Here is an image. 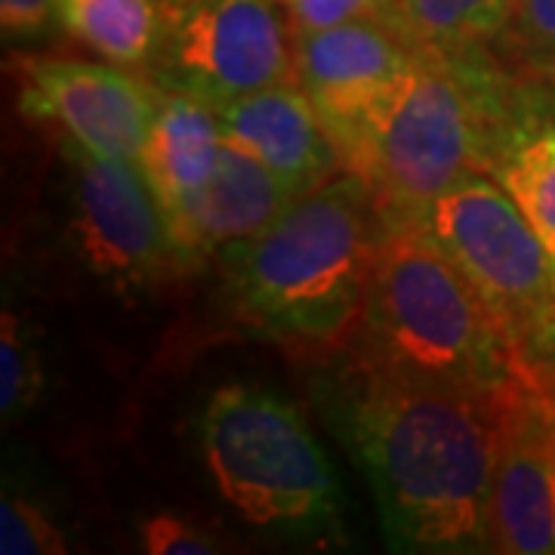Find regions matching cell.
I'll list each match as a JSON object with an SVG mask.
<instances>
[{"instance_id":"23","label":"cell","mask_w":555,"mask_h":555,"mask_svg":"<svg viewBox=\"0 0 555 555\" xmlns=\"http://www.w3.org/2000/svg\"><path fill=\"white\" fill-rule=\"evenodd\" d=\"M56 20L53 0H0V25L3 38H38Z\"/></svg>"},{"instance_id":"10","label":"cell","mask_w":555,"mask_h":555,"mask_svg":"<svg viewBox=\"0 0 555 555\" xmlns=\"http://www.w3.org/2000/svg\"><path fill=\"white\" fill-rule=\"evenodd\" d=\"M426 53L392 22L356 20L294 31L297 83L315 102L339 155Z\"/></svg>"},{"instance_id":"11","label":"cell","mask_w":555,"mask_h":555,"mask_svg":"<svg viewBox=\"0 0 555 555\" xmlns=\"http://www.w3.org/2000/svg\"><path fill=\"white\" fill-rule=\"evenodd\" d=\"M488 550L555 553V396L521 389L503 414Z\"/></svg>"},{"instance_id":"21","label":"cell","mask_w":555,"mask_h":555,"mask_svg":"<svg viewBox=\"0 0 555 555\" xmlns=\"http://www.w3.org/2000/svg\"><path fill=\"white\" fill-rule=\"evenodd\" d=\"M278 3L287 10L294 31H318L356 20L392 22L401 28L396 0H278Z\"/></svg>"},{"instance_id":"15","label":"cell","mask_w":555,"mask_h":555,"mask_svg":"<svg viewBox=\"0 0 555 555\" xmlns=\"http://www.w3.org/2000/svg\"><path fill=\"white\" fill-rule=\"evenodd\" d=\"M491 177L516 201L555 259V108L531 102V87H521Z\"/></svg>"},{"instance_id":"5","label":"cell","mask_w":555,"mask_h":555,"mask_svg":"<svg viewBox=\"0 0 555 555\" xmlns=\"http://www.w3.org/2000/svg\"><path fill=\"white\" fill-rule=\"evenodd\" d=\"M198 444L219 496L247 525L312 531L337 518L327 456L297 404L272 389L219 386L201 411Z\"/></svg>"},{"instance_id":"19","label":"cell","mask_w":555,"mask_h":555,"mask_svg":"<svg viewBox=\"0 0 555 555\" xmlns=\"http://www.w3.org/2000/svg\"><path fill=\"white\" fill-rule=\"evenodd\" d=\"M40 356L16 312L3 309L0 321V411L3 420L22 416L40 396Z\"/></svg>"},{"instance_id":"18","label":"cell","mask_w":555,"mask_h":555,"mask_svg":"<svg viewBox=\"0 0 555 555\" xmlns=\"http://www.w3.org/2000/svg\"><path fill=\"white\" fill-rule=\"evenodd\" d=\"M491 56L516 83L555 96V0H516Z\"/></svg>"},{"instance_id":"24","label":"cell","mask_w":555,"mask_h":555,"mask_svg":"<svg viewBox=\"0 0 555 555\" xmlns=\"http://www.w3.org/2000/svg\"><path fill=\"white\" fill-rule=\"evenodd\" d=\"M534 374L540 379V386L555 396V306L553 315H550V324L543 331V339H540V346H537L534 352Z\"/></svg>"},{"instance_id":"17","label":"cell","mask_w":555,"mask_h":555,"mask_svg":"<svg viewBox=\"0 0 555 555\" xmlns=\"http://www.w3.org/2000/svg\"><path fill=\"white\" fill-rule=\"evenodd\" d=\"M398 22L411 38L441 56L488 53L516 0H396Z\"/></svg>"},{"instance_id":"6","label":"cell","mask_w":555,"mask_h":555,"mask_svg":"<svg viewBox=\"0 0 555 555\" xmlns=\"http://www.w3.org/2000/svg\"><path fill=\"white\" fill-rule=\"evenodd\" d=\"M414 225L476 287L534 371L555 306V259L516 201L481 173L448 189Z\"/></svg>"},{"instance_id":"12","label":"cell","mask_w":555,"mask_h":555,"mask_svg":"<svg viewBox=\"0 0 555 555\" xmlns=\"http://www.w3.org/2000/svg\"><path fill=\"white\" fill-rule=\"evenodd\" d=\"M217 112L225 145L262 160L297 195L343 173L337 145L297 80L225 102Z\"/></svg>"},{"instance_id":"2","label":"cell","mask_w":555,"mask_h":555,"mask_svg":"<svg viewBox=\"0 0 555 555\" xmlns=\"http://www.w3.org/2000/svg\"><path fill=\"white\" fill-rule=\"evenodd\" d=\"M386 232L364 179L343 170L219 254L235 315L306 356L343 352Z\"/></svg>"},{"instance_id":"13","label":"cell","mask_w":555,"mask_h":555,"mask_svg":"<svg viewBox=\"0 0 555 555\" xmlns=\"http://www.w3.org/2000/svg\"><path fill=\"white\" fill-rule=\"evenodd\" d=\"M299 195L262 160L225 145L214 177L167 207L179 250L189 262L222 254L262 232Z\"/></svg>"},{"instance_id":"22","label":"cell","mask_w":555,"mask_h":555,"mask_svg":"<svg viewBox=\"0 0 555 555\" xmlns=\"http://www.w3.org/2000/svg\"><path fill=\"white\" fill-rule=\"evenodd\" d=\"M142 550L152 555H214L219 553L217 540L204 534L198 525L177 513H155L139 521Z\"/></svg>"},{"instance_id":"4","label":"cell","mask_w":555,"mask_h":555,"mask_svg":"<svg viewBox=\"0 0 555 555\" xmlns=\"http://www.w3.org/2000/svg\"><path fill=\"white\" fill-rule=\"evenodd\" d=\"M343 352L401 377L496 401L540 386L476 287L416 225L386 232L356 334Z\"/></svg>"},{"instance_id":"9","label":"cell","mask_w":555,"mask_h":555,"mask_svg":"<svg viewBox=\"0 0 555 555\" xmlns=\"http://www.w3.org/2000/svg\"><path fill=\"white\" fill-rule=\"evenodd\" d=\"M20 78V108L25 118L53 124L65 145L102 158L139 160L158 112L160 90L130 68L112 62L35 56L10 60Z\"/></svg>"},{"instance_id":"14","label":"cell","mask_w":555,"mask_h":555,"mask_svg":"<svg viewBox=\"0 0 555 555\" xmlns=\"http://www.w3.org/2000/svg\"><path fill=\"white\" fill-rule=\"evenodd\" d=\"M225 139L217 105L160 87L158 112L142 145L139 167L152 179L164 207L177 204L214 177Z\"/></svg>"},{"instance_id":"3","label":"cell","mask_w":555,"mask_h":555,"mask_svg":"<svg viewBox=\"0 0 555 555\" xmlns=\"http://www.w3.org/2000/svg\"><path fill=\"white\" fill-rule=\"evenodd\" d=\"M513 83L488 53H426L398 90L343 149V170L364 179L386 229L420 214L463 179L491 177L516 112Z\"/></svg>"},{"instance_id":"20","label":"cell","mask_w":555,"mask_h":555,"mask_svg":"<svg viewBox=\"0 0 555 555\" xmlns=\"http://www.w3.org/2000/svg\"><path fill=\"white\" fill-rule=\"evenodd\" d=\"M68 550L62 528L38 500L7 491L0 500V553L60 555Z\"/></svg>"},{"instance_id":"16","label":"cell","mask_w":555,"mask_h":555,"mask_svg":"<svg viewBox=\"0 0 555 555\" xmlns=\"http://www.w3.org/2000/svg\"><path fill=\"white\" fill-rule=\"evenodd\" d=\"M56 22L100 60L152 72L164 40L160 0H53Z\"/></svg>"},{"instance_id":"7","label":"cell","mask_w":555,"mask_h":555,"mask_svg":"<svg viewBox=\"0 0 555 555\" xmlns=\"http://www.w3.org/2000/svg\"><path fill=\"white\" fill-rule=\"evenodd\" d=\"M164 40L149 75L225 105L297 80L294 25L278 0H160Z\"/></svg>"},{"instance_id":"1","label":"cell","mask_w":555,"mask_h":555,"mask_svg":"<svg viewBox=\"0 0 555 555\" xmlns=\"http://www.w3.org/2000/svg\"><path fill=\"white\" fill-rule=\"evenodd\" d=\"M346 356L339 433L374 488L392 546L488 550L500 426L516 396H469Z\"/></svg>"},{"instance_id":"8","label":"cell","mask_w":555,"mask_h":555,"mask_svg":"<svg viewBox=\"0 0 555 555\" xmlns=\"http://www.w3.org/2000/svg\"><path fill=\"white\" fill-rule=\"evenodd\" d=\"M75 164V238L96 275L158 284L192 266L179 250L167 207L133 158H102L62 145Z\"/></svg>"}]
</instances>
